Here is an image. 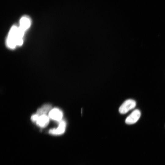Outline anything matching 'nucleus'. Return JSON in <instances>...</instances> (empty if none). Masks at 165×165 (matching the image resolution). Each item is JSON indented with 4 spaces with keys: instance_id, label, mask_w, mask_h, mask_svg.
<instances>
[{
    "instance_id": "1",
    "label": "nucleus",
    "mask_w": 165,
    "mask_h": 165,
    "mask_svg": "<svg viewBox=\"0 0 165 165\" xmlns=\"http://www.w3.org/2000/svg\"><path fill=\"white\" fill-rule=\"evenodd\" d=\"M24 37L20 33L18 27L15 24L11 28L6 40L8 47L14 49L17 46L22 45L23 42Z\"/></svg>"
},
{
    "instance_id": "2",
    "label": "nucleus",
    "mask_w": 165,
    "mask_h": 165,
    "mask_svg": "<svg viewBox=\"0 0 165 165\" xmlns=\"http://www.w3.org/2000/svg\"><path fill=\"white\" fill-rule=\"evenodd\" d=\"M136 105V102L132 99H128L125 101L119 108V112L125 114L130 110L134 108Z\"/></svg>"
},
{
    "instance_id": "3",
    "label": "nucleus",
    "mask_w": 165,
    "mask_h": 165,
    "mask_svg": "<svg viewBox=\"0 0 165 165\" xmlns=\"http://www.w3.org/2000/svg\"><path fill=\"white\" fill-rule=\"evenodd\" d=\"M141 112L138 109L134 110L126 119L125 123L128 124H132L136 123L141 116Z\"/></svg>"
},
{
    "instance_id": "4",
    "label": "nucleus",
    "mask_w": 165,
    "mask_h": 165,
    "mask_svg": "<svg viewBox=\"0 0 165 165\" xmlns=\"http://www.w3.org/2000/svg\"><path fill=\"white\" fill-rule=\"evenodd\" d=\"M66 127V123L64 120L60 121L59 125L57 128L50 129L49 134L53 135H60L64 133Z\"/></svg>"
},
{
    "instance_id": "5",
    "label": "nucleus",
    "mask_w": 165,
    "mask_h": 165,
    "mask_svg": "<svg viewBox=\"0 0 165 165\" xmlns=\"http://www.w3.org/2000/svg\"><path fill=\"white\" fill-rule=\"evenodd\" d=\"M31 23V20L28 16H23L20 20L19 27L21 29L25 32L30 26Z\"/></svg>"
},
{
    "instance_id": "6",
    "label": "nucleus",
    "mask_w": 165,
    "mask_h": 165,
    "mask_svg": "<svg viewBox=\"0 0 165 165\" xmlns=\"http://www.w3.org/2000/svg\"><path fill=\"white\" fill-rule=\"evenodd\" d=\"M63 116L62 112L61 110L57 108L51 109L49 114V116L50 118L58 121L61 120Z\"/></svg>"
},
{
    "instance_id": "7",
    "label": "nucleus",
    "mask_w": 165,
    "mask_h": 165,
    "mask_svg": "<svg viewBox=\"0 0 165 165\" xmlns=\"http://www.w3.org/2000/svg\"><path fill=\"white\" fill-rule=\"evenodd\" d=\"M49 122V117L46 114L39 116L36 122L37 125L41 127H45L48 124Z\"/></svg>"
},
{
    "instance_id": "8",
    "label": "nucleus",
    "mask_w": 165,
    "mask_h": 165,
    "mask_svg": "<svg viewBox=\"0 0 165 165\" xmlns=\"http://www.w3.org/2000/svg\"><path fill=\"white\" fill-rule=\"evenodd\" d=\"M52 105L49 104L43 105L37 111V114L39 116L45 115L47 112L51 108Z\"/></svg>"
},
{
    "instance_id": "9",
    "label": "nucleus",
    "mask_w": 165,
    "mask_h": 165,
    "mask_svg": "<svg viewBox=\"0 0 165 165\" xmlns=\"http://www.w3.org/2000/svg\"><path fill=\"white\" fill-rule=\"evenodd\" d=\"M39 116L37 114H34L31 116V119L33 122H36Z\"/></svg>"
}]
</instances>
